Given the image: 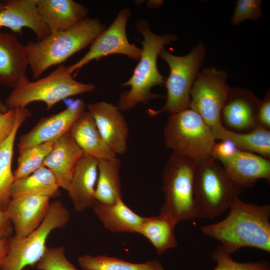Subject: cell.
Segmentation results:
<instances>
[{"label": "cell", "mask_w": 270, "mask_h": 270, "mask_svg": "<svg viewBox=\"0 0 270 270\" xmlns=\"http://www.w3.org/2000/svg\"><path fill=\"white\" fill-rule=\"evenodd\" d=\"M232 254L244 248L270 252V206L236 199L222 220L200 228Z\"/></svg>", "instance_id": "1"}, {"label": "cell", "mask_w": 270, "mask_h": 270, "mask_svg": "<svg viewBox=\"0 0 270 270\" xmlns=\"http://www.w3.org/2000/svg\"><path fill=\"white\" fill-rule=\"evenodd\" d=\"M136 29L143 38L142 52L132 76L122 84L130 87L119 96L117 106L122 112L130 110L140 103L147 104L150 100L164 97L150 92L154 86H162L165 82L158 70L157 59L166 45L178 39L174 34L154 33L148 22L144 20L137 22Z\"/></svg>", "instance_id": "2"}, {"label": "cell", "mask_w": 270, "mask_h": 270, "mask_svg": "<svg viewBox=\"0 0 270 270\" xmlns=\"http://www.w3.org/2000/svg\"><path fill=\"white\" fill-rule=\"evenodd\" d=\"M96 18H86L73 27L50 34L40 40L25 46L32 78H40L50 68L60 65L76 52L90 46L106 29Z\"/></svg>", "instance_id": "3"}, {"label": "cell", "mask_w": 270, "mask_h": 270, "mask_svg": "<svg viewBox=\"0 0 270 270\" xmlns=\"http://www.w3.org/2000/svg\"><path fill=\"white\" fill-rule=\"evenodd\" d=\"M197 161L172 152L163 172L164 200L160 214L176 224L182 221L203 218L194 196Z\"/></svg>", "instance_id": "4"}, {"label": "cell", "mask_w": 270, "mask_h": 270, "mask_svg": "<svg viewBox=\"0 0 270 270\" xmlns=\"http://www.w3.org/2000/svg\"><path fill=\"white\" fill-rule=\"evenodd\" d=\"M95 85L76 80L64 64L58 65L48 76L30 82L22 79L13 88L4 104L8 109L26 108L34 102H42L49 110L70 97L94 91Z\"/></svg>", "instance_id": "5"}, {"label": "cell", "mask_w": 270, "mask_h": 270, "mask_svg": "<svg viewBox=\"0 0 270 270\" xmlns=\"http://www.w3.org/2000/svg\"><path fill=\"white\" fill-rule=\"evenodd\" d=\"M210 156L198 160L194 196L203 218L213 219L224 214L240 198L242 189Z\"/></svg>", "instance_id": "6"}, {"label": "cell", "mask_w": 270, "mask_h": 270, "mask_svg": "<svg viewBox=\"0 0 270 270\" xmlns=\"http://www.w3.org/2000/svg\"><path fill=\"white\" fill-rule=\"evenodd\" d=\"M206 48L202 42L193 46L188 54L182 56L174 55L164 48L159 56L168 64L170 74L165 80L166 100L158 110L148 109L151 116L163 112L176 113L189 108L190 94L193 84L204 60Z\"/></svg>", "instance_id": "7"}, {"label": "cell", "mask_w": 270, "mask_h": 270, "mask_svg": "<svg viewBox=\"0 0 270 270\" xmlns=\"http://www.w3.org/2000/svg\"><path fill=\"white\" fill-rule=\"evenodd\" d=\"M70 220V212L61 201L50 202L44 218L36 229L25 237L8 238V252L0 270H23L36 266L45 252L49 235L56 229L64 228Z\"/></svg>", "instance_id": "8"}, {"label": "cell", "mask_w": 270, "mask_h": 270, "mask_svg": "<svg viewBox=\"0 0 270 270\" xmlns=\"http://www.w3.org/2000/svg\"><path fill=\"white\" fill-rule=\"evenodd\" d=\"M163 134L167 148L197 160L210 156L216 142L212 128L190 108L169 114Z\"/></svg>", "instance_id": "9"}, {"label": "cell", "mask_w": 270, "mask_h": 270, "mask_svg": "<svg viewBox=\"0 0 270 270\" xmlns=\"http://www.w3.org/2000/svg\"><path fill=\"white\" fill-rule=\"evenodd\" d=\"M227 78L224 70L205 68L200 70L191 89L189 108L212 128L221 125L220 112L230 88Z\"/></svg>", "instance_id": "10"}, {"label": "cell", "mask_w": 270, "mask_h": 270, "mask_svg": "<svg viewBox=\"0 0 270 270\" xmlns=\"http://www.w3.org/2000/svg\"><path fill=\"white\" fill-rule=\"evenodd\" d=\"M131 14L130 9L121 10L112 24L102 32L90 45L87 52L74 64L67 66L72 74L93 60L111 54H122L139 60L142 50L128 40L126 28Z\"/></svg>", "instance_id": "11"}, {"label": "cell", "mask_w": 270, "mask_h": 270, "mask_svg": "<svg viewBox=\"0 0 270 270\" xmlns=\"http://www.w3.org/2000/svg\"><path fill=\"white\" fill-rule=\"evenodd\" d=\"M67 106L61 112L42 118L35 126L19 138L18 152L24 150L44 142L56 141L69 132L74 122L86 110L82 100H69Z\"/></svg>", "instance_id": "12"}, {"label": "cell", "mask_w": 270, "mask_h": 270, "mask_svg": "<svg viewBox=\"0 0 270 270\" xmlns=\"http://www.w3.org/2000/svg\"><path fill=\"white\" fill-rule=\"evenodd\" d=\"M260 100L249 90L230 88L220 112L221 124L228 130L240 133L258 127V111Z\"/></svg>", "instance_id": "13"}, {"label": "cell", "mask_w": 270, "mask_h": 270, "mask_svg": "<svg viewBox=\"0 0 270 270\" xmlns=\"http://www.w3.org/2000/svg\"><path fill=\"white\" fill-rule=\"evenodd\" d=\"M86 108L106 144L116 155L124 154L127 150L129 130L118 106L100 101L89 104Z\"/></svg>", "instance_id": "14"}, {"label": "cell", "mask_w": 270, "mask_h": 270, "mask_svg": "<svg viewBox=\"0 0 270 270\" xmlns=\"http://www.w3.org/2000/svg\"><path fill=\"white\" fill-rule=\"evenodd\" d=\"M50 199L36 195L10 198L4 212L12 224L14 236L25 237L40 224L48 210Z\"/></svg>", "instance_id": "15"}, {"label": "cell", "mask_w": 270, "mask_h": 270, "mask_svg": "<svg viewBox=\"0 0 270 270\" xmlns=\"http://www.w3.org/2000/svg\"><path fill=\"white\" fill-rule=\"evenodd\" d=\"M228 176L242 189L251 188L260 179L270 180V160L260 155L238 150L220 162Z\"/></svg>", "instance_id": "16"}, {"label": "cell", "mask_w": 270, "mask_h": 270, "mask_svg": "<svg viewBox=\"0 0 270 270\" xmlns=\"http://www.w3.org/2000/svg\"><path fill=\"white\" fill-rule=\"evenodd\" d=\"M28 66L25 46L14 34L0 30V85L14 88L28 78Z\"/></svg>", "instance_id": "17"}, {"label": "cell", "mask_w": 270, "mask_h": 270, "mask_svg": "<svg viewBox=\"0 0 270 270\" xmlns=\"http://www.w3.org/2000/svg\"><path fill=\"white\" fill-rule=\"evenodd\" d=\"M5 8L0 12V30L3 28L14 33L23 34L22 29L28 28L40 40L50 34L48 26L41 20L38 14L37 0H6Z\"/></svg>", "instance_id": "18"}, {"label": "cell", "mask_w": 270, "mask_h": 270, "mask_svg": "<svg viewBox=\"0 0 270 270\" xmlns=\"http://www.w3.org/2000/svg\"><path fill=\"white\" fill-rule=\"evenodd\" d=\"M36 7L39 17L50 34L73 27L88 14L84 6L72 0H37Z\"/></svg>", "instance_id": "19"}, {"label": "cell", "mask_w": 270, "mask_h": 270, "mask_svg": "<svg viewBox=\"0 0 270 270\" xmlns=\"http://www.w3.org/2000/svg\"><path fill=\"white\" fill-rule=\"evenodd\" d=\"M98 175V160L84 154L78 162L67 192L78 212L92 208L96 200L95 190Z\"/></svg>", "instance_id": "20"}, {"label": "cell", "mask_w": 270, "mask_h": 270, "mask_svg": "<svg viewBox=\"0 0 270 270\" xmlns=\"http://www.w3.org/2000/svg\"><path fill=\"white\" fill-rule=\"evenodd\" d=\"M84 154L82 150L68 132L55 142L43 166L52 173L60 188L67 191L76 166Z\"/></svg>", "instance_id": "21"}, {"label": "cell", "mask_w": 270, "mask_h": 270, "mask_svg": "<svg viewBox=\"0 0 270 270\" xmlns=\"http://www.w3.org/2000/svg\"><path fill=\"white\" fill-rule=\"evenodd\" d=\"M69 134L84 155L98 160L116 156L103 140L94 120L88 111L85 110L74 122Z\"/></svg>", "instance_id": "22"}, {"label": "cell", "mask_w": 270, "mask_h": 270, "mask_svg": "<svg viewBox=\"0 0 270 270\" xmlns=\"http://www.w3.org/2000/svg\"><path fill=\"white\" fill-rule=\"evenodd\" d=\"M92 208L104 226L113 232L138 234L144 218L130 208L122 198L110 204L96 202Z\"/></svg>", "instance_id": "23"}, {"label": "cell", "mask_w": 270, "mask_h": 270, "mask_svg": "<svg viewBox=\"0 0 270 270\" xmlns=\"http://www.w3.org/2000/svg\"><path fill=\"white\" fill-rule=\"evenodd\" d=\"M15 110L16 120L14 128L0 144V206L4 211L10 200V190L14 182L12 164L16 134L20 126L32 115L26 108Z\"/></svg>", "instance_id": "24"}, {"label": "cell", "mask_w": 270, "mask_h": 270, "mask_svg": "<svg viewBox=\"0 0 270 270\" xmlns=\"http://www.w3.org/2000/svg\"><path fill=\"white\" fill-rule=\"evenodd\" d=\"M216 140H227L241 150L270 158V130L258 127L246 132H236L225 128L222 124L212 128Z\"/></svg>", "instance_id": "25"}, {"label": "cell", "mask_w": 270, "mask_h": 270, "mask_svg": "<svg viewBox=\"0 0 270 270\" xmlns=\"http://www.w3.org/2000/svg\"><path fill=\"white\" fill-rule=\"evenodd\" d=\"M121 162L116 156L98 160V175L95 190L97 202L110 204L122 198L120 172Z\"/></svg>", "instance_id": "26"}, {"label": "cell", "mask_w": 270, "mask_h": 270, "mask_svg": "<svg viewBox=\"0 0 270 270\" xmlns=\"http://www.w3.org/2000/svg\"><path fill=\"white\" fill-rule=\"evenodd\" d=\"M60 186L50 170L42 166L30 175L14 180L10 190V198L23 195H36L50 198L60 194Z\"/></svg>", "instance_id": "27"}, {"label": "cell", "mask_w": 270, "mask_h": 270, "mask_svg": "<svg viewBox=\"0 0 270 270\" xmlns=\"http://www.w3.org/2000/svg\"><path fill=\"white\" fill-rule=\"evenodd\" d=\"M176 225L170 219L160 214L144 217L138 234L150 241L160 255L177 246L174 230Z\"/></svg>", "instance_id": "28"}, {"label": "cell", "mask_w": 270, "mask_h": 270, "mask_svg": "<svg viewBox=\"0 0 270 270\" xmlns=\"http://www.w3.org/2000/svg\"><path fill=\"white\" fill-rule=\"evenodd\" d=\"M78 262L84 270H164L156 260L136 264L105 255H83L79 257Z\"/></svg>", "instance_id": "29"}, {"label": "cell", "mask_w": 270, "mask_h": 270, "mask_svg": "<svg viewBox=\"0 0 270 270\" xmlns=\"http://www.w3.org/2000/svg\"><path fill=\"white\" fill-rule=\"evenodd\" d=\"M56 141L48 142L26 148L18 152L14 180L25 178L43 166Z\"/></svg>", "instance_id": "30"}, {"label": "cell", "mask_w": 270, "mask_h": 270, "mask_svg": "<svg viewBox=\"0 0 270 270\" xmlns=\"http://www.w3.org/2000/svg\"><path fill=\"white\" fill-rule=\"evenodd\" d=\"M212 258L216 263L212 270H270V264L264 260L254 262H239L234 260L231 254L220 245L212 252Z\"/></svg>", "instance_id": "31"}, {"label": "cell", "mask_w": 270, "mask_h": 270, "mask_svg": "<svg viewBox=\"0 0 270 270\" xmlns=\"http://www.w3.org/2000/svg\"><path fill=\"white\" fill-rule=\"evenodd\" d=\"M36 267L38 270H78L66 258L62 246H47Z\"/></svg>", "instance_id": "32"}, {"label": "cell", "mask_w": 270, "mask_h": 270, "mask_svg": "<svg viewBox=\"0 0 270 270\" xmlns=\"http://www.w3.org/2000/svg\"><path fill=\"white\" fill-rule=\"evenodd\" d=\"M261 0H238L231 20L232 25L238 26L242 22L258 20L262 16Z\"/></svg>", "instance_id": "33"}, {"label": "cell", "mask_w": 270, "mask_h": 270, "mask_svg": "<svg viewBox=\"0 0 270 270\" xmlns=\"http://www.w3.org/2000/svg\"><path fill=\"white\" fill-rule=\"evenodd\" d=\"M238 149L230 142L227 140H220L214 144L210 156L219 162L232 156Z\"/></svg>", "instance_id": "34"}, {"label": "cell", "mask_w": 270, "mask_h": 270, "mask_svg": "<svg viewBox=\"0 0 270 270\" xmlns=\"http://www.w3.org/2000/svg\"><path fill=\"white\" fill-rule=\"evenodd\" d=\"M258 126L270 130V93L268 90L262 100H260L258 111Z\"/></svg>", "instance_id": "35"}, {"label": "cell", "mask_w": 270, "mask_h": 270, "mask_svg": "<svg viewBox=\"0 0 270 270\" xmlns=\"http://www.w3.org/2000/svg\"><path fill=\"white\" fill-rule=\"evenodd\" d=\"M16 120L15 109H8L0 113V144L8 136L14 128Z\"/></svg>", "instance_id": "36"}, {"label": "cell", "mask_w": 270, "mask_h": 270, "mask_svg": "<svg viewBox=\"0 0 270 270\" xmlns=\"http://www.w3.org/2000/svg\"><path fill=\"white\" fill-rule=\"evenodd\" d=\"M13 230L11 222L0 206V240L10 238Z\"/></svg>", "instance_id": "37"}, {"label": "cell", "mask_w": 270, "mask_h": 270, "mask_svg": "<svg viewBox=\"0 0 270 270\" xmlns=\"http://www.w3.org/2000/svg\"><path fill=\"white\" fill-rule=\"evenodd\" d=\"M8 238L0 240V266L8 252Z\"/></svg>", "instance_id": "38"}, {"label": "cell", "mask_w": 270, "mask_h": 270, "mask_svg": "<svg viewBox=\"0 0 270 270\" xmlns=\"http://www.w3.org/2000/svg\"><path fill=\"white\" fill-rule=\"evenodd\" d=\"M164 1L162 0H148L146 2L147 6L150 8H154L160 7Z\"/></svg>", "instance_id": "39"}, {"label": "cell", "mask_w": 270, "mask_h": 270, "mask_svg": "<svg viewBox=\"0 0 270 270\" xmlns=\"http://www.w3.org/2000/svg\"><path fill=\"white\" fill-rule=\"evenodd\" d=\"M8 110L4 102L0 101V113H4Z\"/></svg>", "instance_id": "40"}, {"label": "cell", "mask_w": 270, "mask_h": 270, "mask_svg": "<svg viewBox=\"0 0 270 270\" xmlns=\"http://www.w3.org/2000/svg\"><path fill=\"white\" fill-rule=\"evenodd\" d=\"M6 6V2L5 1H0V12L4 10Z\"/></svg>", "instance_id": "41"}, {"label": "cell", "mask_w": 270, "mask_h": 270, "mask_svg": "<svg viewBox=\"0 0 270 270\" xmlns=\"http://www.w3.org/2000/svg\"><path fill=\"white\" fill-rule=\"evenodd\" d=\"M23 270H30V269H28V268H26L24 269Z\"/></svg>", "instance_id": "42"}]
</instances>
